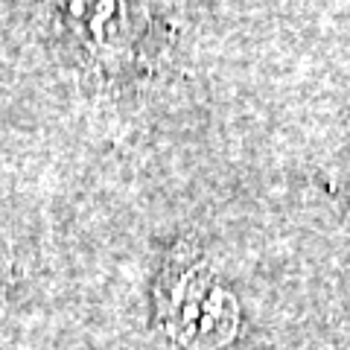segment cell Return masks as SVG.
Listing matches in <instances>:
<instances>
[{
    "instance_id": "cell-1",
    "label": "cell",
    "mask_w": 350,
    "mask_h": 350,
    "mask_svg": "<svg viewBox=\"0 0 350 350\" xmlns=\"http://www.w3.org/2000/svg\"><path fill=\"white\" fill-rule=\"evenodd\" d=\"M161 327L184 350H219L237 336L234 295L202 260L190 254L167 262L158 283Z\"/></svg>"
}]
</instances>
